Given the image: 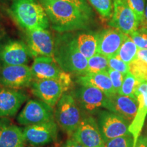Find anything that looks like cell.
Masks as SVG:
<instances>
[{
    "label": "cell",
    "instance_id": "obj_27",
    "mask_svg": "<svg viewBox=\"0 0 147 147\" xmlns=\"http://www.w3.org/2000/svg\"><path fill=\"white\" fill-rule=\"evenodd\" d=\"M129 65V72L140 82L147 81V63L136 57Z\"/></svg>",
    "mask_w": 147,
    "mask_h": 147
},
{
    "label": "cell",
    "instance_id": "obj_21",
    "mask_svg": "<svg viewBox=\"0 0 147 147\" xmlns=\"http://www.w3.org/2000/svg\"><path fill=\"white\" fill-rule=\"evenodd\" d=\"M76 83L79 85H87L97 88L105 93L108 97H110L117 92L114 89L109 74L107 71L98 73L86 74L82 76H77Z\"/></svg>",
    "mask_w": 147,
    "mask_h": 147
},
{
    "label": "cell",
    "instance_id": "obj_16",
    "mask_svg": "<svg viewBox=\"0 0 147 147\" xmlns=\"http://www.w3.org/2000/svg\"><path fill=\"white\" fill-rule=\"evenodd\" d=\"M28 97L20 89L0 87V118L15 116Z\"/></svg>",
    "mask_w": 147,
    "mask_h": 147
},
{
    "label": "cell",
    "instance_id": "obj_11",
    "mask_svg": "<svg viewBox=\"0 0 147 147\" xmlns=\"http://www.w3.org/2000/svg\"><path fill=\"white\" fill-rule=\"evenodd\" d=\"M71 137L84 147H104L105 141L98 123L91 115H83L81 122Z\"/></svg>",
    "mask_w": 147,
    "mask_h": 147
},
{
    "label": "cell",
    "instance_id": "obj_32",
    "mask_svg": "<svg viewBox=\"0 0 147 147\" xmlns=\"http://www.w3.org/2000/svg\"><path fill=\"white\" fill-rule=\"evenodd\" d=\"M108 73L109 74L110 78L111 80L114 89H115V91L117 92V93H118L121 86H122L125 75L118 71L114 70V69L110 68H108Z\"/></svg>",
    "mask_w": 147,
    "mask_h": 147
},
{
    "label": "cell",
    "instance_id": "obj_5",
    "mask_svg": "<svg viewBox=\"0 0 147 147\" xmlns=\"http://www.w3.org/2000/svg\"><path fill=\"white\" fill-rule=\"evenodd\" d=\"M32 69L34 80H55L61 82L67 91L72 85L71 75L62 69L53 57H37L34 58Z\"/></svg>",
    "mask_w": 147,
    "mask_h": 147
},
{
    "label": "cell",
    "instance_id": "obj_37",
    "mask_svg": "<svg viewBox=\"0 0 147 147\" xmlns=\"http://www.w3.org/2000/svg\"><path fill=\"white\" fill-rule=\"evenodd\" d=\"M145 18H146V21L147 22V1L146 3V6H145Z\"/></svg>",
    "mask_w": 147,
    "mask_h": 147
},
{
    "label": "cell",
    "instance_id": "obj_25",
    "mask_svg": "<svg viewBox=\"0 0 147 147\" xmlns=\"http://www.w3.org/2000/svg\"><path fill=\"white\" fill-rule=\"evenodd\" d=\"M140 82L129 71L125 75L123 82L118 94L136 98V91Z\"/></svg>",
    "mask_w": 147,
    "mask_h": 147
},
{
    "label": "cell",
    "instance_id": "obj_24",
    "mask_svg": "<svg viewBox=\"0 0 147 147\" xmlns=\"http://www.w3.org/2000/svg\"><path fill=\"white\" fill-rule=\"evenodd\" d=\"M108 68V58L104 55L97 53L92 57L88 59L87 74L107 71Z\"/></svg>",
    "mask_w": 147,
    "mask_h": 147
},
{
    "label": "cell",
    "instance_id": "obj_23",
    "mask_svg": "<svg viewBox=\"0 0 147 147\" xmlns=\"http://www.w3.org/2000/svg\"><path fill=\"white\" fill-rule=\"evenodd\" d=\"M139 49L129 36L127 37L116 56L125 63L130 64L137 57Z\"/></svg>",
    "mask_w": 147,
    "mask_h": 147
},
{
    "label": "cell",
    "instance_id": "obj_29",
    "mask_svg": "<svg viewBox=\"0 0 147 147\" xmlns=\"http://www.w3.org/2000/svg\"><path fill=\"white\" fill-rule=\"evenodd\" d=\"M129 36L139 49H147V24L140 25Z\"/></svg>",
    "mask_w": 147,
    "mask_h": 147
},
{
    "label": "cell",
    "instance_id": "obj_6",
    "mask_svg": "<svg viewBox=\"0 0 147 147\" xmlns=\"http://www.w3.org/2000/svg\"><path fill=\"white\" fill-rule=\"evenodd\" d=\"M83 115L93 114L102 108L107 109L109 97L97 88L87 85H79L71 91Z\"/></svg>",
    "mask_w": 147,
    "mask_h": 147
},
{
    "label": "cell",
    "instance_id": "obj_9",
    "mask_svg": "<svg viewBox=\"0 0 147 147\" xmlns=\"http://www.w3.org/2000/svg\"><path fill=\"white\" fill-rule=\"evenodd\" d=\"M108 25L128 36L140 26L136 16L125 0H113V13Z\"/></svg>",
    "mask_w": 147,
    "mask_h": 147
},
{
    "label": "cell",
    "instance_id": "obj_40",
    "mask_svg": "<svg viewBox=\"0 0 147 147\" xmlns=\"http://www.w3.org/2000/svg\"><path fill=\"white\" fill-rule=\"evenodd\" d=\"M1 64H0V70H1Z\"/></svg>",
    "mask_w": 147,
    "mask_h": 147
},
{
    "label": "cell",
    "instance_id": "obj_3",
    "mask_svg": "<svg viewBox=\"0 0 147 147\" xmlns=\"http://www.w3.org/2000/svg\"><path fill=\"white\" fill-rule=\"evenodd\" d=\"M9 12L25 32L47 29L50 27L47 14L38 0H13Z\"/></svg>",
    "mask_w": 147,
    "mask_h": 147
},
{
    "label": "cell",
    "instance_id": "obj_10",
    "mask_svg": "<svg viewBox=\"0 0 147 147\" xmlns=\"http://www.w3.org/2000/svg\"><path fill=\"white\" fill-rule=\"evenodd\" d=\"M58 127L55 120L25 126L23 129L24 137L26 142L32 146H45L57 138Z\"/></svg>",
    "mask_w": 147,
    "mask_h": 147
},
{
    "label": "cell",
    "instance_id": "obj_8",
    "mask_svg": "<svg viewBox=\"0 0 147 147\" xmlns=\"http://www.w3.org/2000/svg\"><path fill=\"white\" fill-rule=\"evenodd\" d=\"M34 81L32 69L27 65H2L0 84L4 87L21 89L31 86Z\"/></svg>",
    "mask_w": 147,
    "mask_h": 147
},
{
    "label": "cell",
    "instance_id": "obj_1",
    "mask_svg": "<svg viewBox=\"0 0 147 147\" xmlns=\"http://www.w3.org/2000/svg\"><path fill=\"white\" fill-rule=\"evenodd\" d=\"M38 1L45 9L53 30L59 33H66L89 28L92 15L77 5L57 0Z\"/></svg>",
    "mask_w": 147,
    "mask_h": 147
},
{
    "label": "cell",
    "instance_id": "obj_2",
    "mask_svg": "<svg viewBox=\"0 0 147 147\" xmlns=\"http://www.w3.org/2000/svg\"><path fill=\"white\" fill-rule=\"evenodd\" d=\"M53 58L64 71L80 76L87 74L88 59L77 47L76 35L72 32L59 33L55 38Z\"/></svg>",
    "mask_w": 147,
    "mask_h": 147
},
{
    "label": "cell",
    "instance_id": "obj_34",
    "mask_svg": "<svg viewBox=\"0 0 147 147\" xmlns=\"http://www.w3.org/2000/svg\"><path fill=\"white\" fill-rule=\"evenodd\" d=\"M62 147H84L82 144L78 142L74 138L70 137L64 142Z\"/></svg>",
    "mask_w": 147,
    "mask_h": 147
},
{
    "label": "cell",
    "instance_id": "obj_13",
    "mask_svg": "<svg viewBox=\"0 0 147 147\" xmlns=\"http://www.w3.org/2000/svg\"><path fill=\"white\" fill-rule=\"evenodd\" d=\"M32 58L26 44L10 40L0 43V63L2 65H27Z\"/></svg>",
    "mask_w": 147,
    "mask_h": 147
},
{
    "label": "cell",
    "instance_id": "obj_35",
    "mask_svg": "<svg viewBox=\"0 0 147 147\" xmlns=\"http://www.w3.org/2000/svg\"><path fill=\"white\" fill-rule=\"evenodd\" d=\"M137 58L147 63V49H139L138 51Z\"/></svg>",
    "mask_w": 147,
    "mask_h": 147
},
{
    "label": "cell",
    "instance_id": "obj_33",
    "mask_svg": "<svg viewBox=\"0 0 147 147\" xmlns=\"http://www.w3.org/2000/svg\"><path fill=\"white\" fill-rule=\"evenodd\" d=\"M57 1H67L73 3V4L77 5L84 12H87L91 15H93V12H92L91 7L88 4L87 0H57Z\"/></svg>",
    "mask_w": 147,
    "mask_h": 147
},
{
    "label": "cell",
    "instance_id": "obj_30",
    "mask_svg": "<svg viewBox=\"0 0 147 147\" xmlns=\"http://www.w3.org/2000/svg\"><path fill=\"white\" fill-rule=\"evenodd\" d=\"M104 147H134V138L131 134L115 138L105 142Z\"/></svg>",
    "mask_w": 147,
    "mask_h": 147
},
{
    "label": "cell",
    "instance_id": "obj_18",
    "mask_svg": "<svg viewBox=\"0 0 147 147\" xmlns=\"http://www.w3.org/2000/svg\"><path fill=\"white\" fill-rule=\"evenodd\" d=\"M138 108L135 118L129 127V131L134 138V147L136 146L147 115V81H141L136 91Z\"/></svg>",
    "mask_w": 147,
    "mask_h": 147
},
{
    "label": "cell",
    "instance_id": "obj_31",
    "mask_svg": "<svg viewBox=\"0 0 147 147\" xmlns=\"http://www.w3.org/2000/svg\"><path fill=\"white\" fill-rule=\"evenodd\" d=\"M108 66H109V68L118 71L124 75L129 71V64L125 63L117 56L108 58Z\"/></svg>",
    "mask_w": 147,
    "mask_h": 147
},
{
    "label": "cell",
    "instance_id": "obj_20",
    "mask_svg": "<svg viewBox=\"0 0 147 147\" xmlns=\"http://www.w3.org/2000/svg\"><path fill=\"white\" fill-rule=\"evenodd\" d=\"M23 129L5 118L0 119V147H25Z\"/></svg>",
    "mask_w": 147,
    "mask_h": 147
},
{
    "label": "cell",
    "instance_id": "obj_17",
    "mask_svg": "<svg viewBox=\"0 0 147 147\" xmlns=\"http://www.w3.org/2000/svg\"><path fill=\"white\" fill-rule=\"evenodd\" d=\"M127 36L128 35L113 27L103 30L98 34L97 53L108 58L116 56Z\"/></svg>",
    "mask_w": 147,
    "mask_h": 147
},
{
    "label": "cell",
    "instance_id": "obj_22",
    "mask_svg": "<svg viewBox=\"0 0 147 147\" xmlns=\"http://www.w3.org/2000/svg\"><path fill=\"white\" fill-rule=\"evenodd\" d=\"M77 47L79 51L89 59L97 53L98 34L83 32L76 35Z\"/></svg>",
    "mask_w": 147,
    "mask_h": 147
},
{
    "label": "cell",
    "instance_id": "obj_26",
    "mask_svg": "<svg viewBox=\"0 0 147 147\" xmlns=\"http://www.w3.org/2000/svg\"><path fill=\"white\" fill-rule=\"evenodd\" d=\"M92 6L105 19H110L113 13V0H89Z\"/></svg>",
    "mask_w": 147,
    "mask_h": 147
},
{
    "label": "cell",
    "instance_id": "obj_28",
    "mask_svg": "<svg viewBox=\"0 0 147 147\" xmlns=\"http://www.w3.org/2000/svg\"><path fill=\"white\" fill-rule=\"evenodd\" d=\"M127 5L133 11L136 16L140 25L147 24L145 18V4L144 0H125Z\"/></svg>",
    "mask_w": 147,
    "mask_h": 147
},
{
    "label": "cell",
    "instance_id": "obj_7",
    "mask_svg": "<svg viewBox=\"0 0 147 147\" xmlns=\"http://www.w3.org/2000/svg\"><path fill=\"white\" fill-rule=\"evenodd\" d=\"M55 120V108L40 100H29L16 118L18 124L28 126Z\"/></svg>",
    "mask_w": 147,
    "mask_h": 147
},
{
    "label": "cell",
    "instance_id": "obj_14",
    "mask_svg": "<svg viewBox=\"0 0 147 147\" xmlns=\"http://www.w3.org/2000/svg\"><path fill=\"white\" fill-rule=\"evenodd\" d=\"M27 46L33 58L53 57L55 38L47 29L26 31Z\"/></svg>",
    "mask_w": 147,
    "mask_h": 147
},
{
    "label": "cell",
    "instance_id": "obj_36",
    "mask_svg": "<svg viewBox=\"0 0 147 147\" xmlns=\"http://www.w3.org/2000/svg\"><path fill=\"white\" fill-rule=\"evenodd\" d=\"M136 147H146V138L140 137L138 138V140L136 143Z\"/></svg>",
    "mask_w": 147,
    "mask_h": 147
},
{
    "label": "cell",
    "instance_id": "obj_39",
    "mask_svg": "<svg viewBox=\"0 0 147 147\" xmlns=\"http://www.w3.org/2000/svg\"><path fill=\"white\" fill-rule=\"evenodd\" d=\"M29 147H42V146H29Z\"/></svg>",
    "mask_w": 147,
    "mask_h": 147
},
{
    "label": "cell",
    "instance_id": "obj_4",
    "mask_svg": "<svg viewBox=\"0 0 147 147\" xmlns=\"http://www.w3.org/2000/svg\"><path fill=\"white\" fill-rule=\"evenodd\" d=\"M55 109L57 124L62 131L71 137L83 117V113L71 92L63 93Z\"/></svg>",
    "mask_w": 147,
    "mask_h": 147
},
{
    "label": "cell",
    "instance_id": "obj_19",
    "mask_svg": "<svg viewBox=\"0 0 147 147\" xmlns=\"http://www.w3.org/2000/svg\"><path fill=\"white\" fill-rule=\"evenodd\" d=\"M138 102L137 98L125 96L118 93L109 97L107 110L120 115L130 123L136 115Z\"/></svg>",
    "mask_w": 147,
    "mask_h": 147
},
{
    "label": "cell",
    "instance_id": "obj_15",
    "mask_svg": "<svg viewBox=\"0 0 147 147\" xmlns=\"http://www.w3.org/2000/svg\"><path fill=\"white\" fill-rule=\"evenodd\" d=\"M32 94L45 104L55 108L60 98L67 91L61 82L55 80H35L31 84Z\"/></svg>",
    "mask_w": 147,
    "mask_h": 147
},
{
    "label": "cell",
    "instance_id": "obj_38",
    "mask_svg": "<svg viewBox=\"0 0 147 147\" xmlns=\"http://www.w3.org/2000/svg\"><path fill=\"white\" fill-rule=\"evenodd\" d=\"M146 147H147V138H146Z\"/></svg>",
    "mask_w": 147,
    "mask_h": 147
},
{
    "label": "cell",
    "instance_id": "obj_12",
    "mask_svg": "<svg viewBox=\"0 0 147 147\" xmlns=\"http://www.w3.org/2000/svg\"><path fill=\"white\" fill-rule=\"evenodd\" d=\"M97 123L105 142L131 134L129 131V122L120 115L110 111H101Z\"/></svg>",
    "mask_w": 147,
    "mask_h": 147
}]
</instances>
